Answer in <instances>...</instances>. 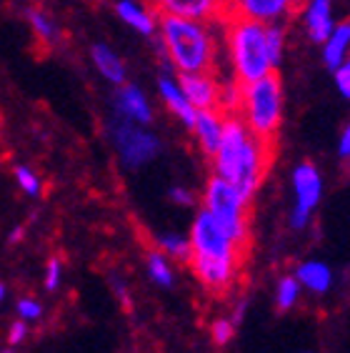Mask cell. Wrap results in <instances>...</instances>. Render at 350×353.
<instances>
[{
	"label": "cell",
	"instance_id": "cell-18",
	"mask_svg": "<svg viewBox=\"0 0 350 353\" xmlns=\"http://www.w3.org/2000/svg\"><path fill=\"white\" fill-rule=\"evenodd\" d=\"M350 55V21L333 28V33L323 43V61L330 70H336Z\"/></svg>",
	"mask_w": 350,
	"mask_h": 353
},
{
	"label": "cell",
	"instance_id": "cell-27",
	"mask_svg": "<svg viewBox=\"0 0 350 353\" xmlns=\"http://www.w3.org/2000/svg\"><path fill=\"white\" fill-rule=\"evenodd\" d=\"M210 333H213L216 346H225V343L236 336V326H233V321H228V319H218L216 323H213V328H210Z\"/></svg>",
	"mask_w": 350,
	"mask_h": 353
},
{
	"label": "cell",
	"instance_id": "cell-31",
	"mask_svg": "<svg viewBox=\"0 0 350 353\" xmlns=\"http://www.w3.org/2000/svg\"><path fill=\"white\" fill-rule=\"evenodd\" d=\"M170 201L178 205H193L196 203V198H193V193H190L188 188H183V185H175V188H170Z\"/></svg>",
	"mask_w": 350,
	"mask_h": 353
},
{
	"label": "cell",
	"instance_id": "cell-29",
	"mask_svg": "<svg viewBox=\"0 0 350 353\" xmlns=\"http://www.w3.org/2000/svg\"><path fill=\"white\" fill-rule=\"evenodd\" d=\"M61 283V261L50 259L48 261V276H45V288L48 291H55Z\"/></svg>",
	"mask_w": 350,
	"mask_h": 353
},
{
	"label": "cell",
	"instance_id": "cell-6",
	"mask_svg": "<svg viewBox=\"0 0 350 353\" xmlns=\"http://www.w3.org/2000/svg\"><path fill=\"white\" fill-rule=\"evenodd\" d=\"M203 205L210 216L216 218V223L238 248L248 251L250 243V228H248V201L238 193L233 185L220 176H210L205 193H203Z\"/></svg>",
	"mask_w": 350,
	"mask_h": 353
},
{
	"label": "cell",
	"instance_id": "cell-10",
	"mask_svg": "<svg viewBox=\"0 0 350 353\" xmlns=\"http://www.w3.org/2000/svg\"><path fill=\"white\" fill-rule=\"evenodd\" d=\"M113 110L118 118L141 123V125H150L153 123V105H150L148 95L128 81L123 83V85H115Z\"/></svg>",
	"mask_w": 350,
	"mask_h": 353
},
{
	"label": "cell",
	"instance_id": "cell-12",
	"mask_svg": "<svg viewBox=\"0 0 350 353\" xmlns=\"http://www.w3.org/2000/svg\"><path fill=\"white\" fill-rule=\"evenodd\" d=\"M223 121H225V113H220L218 108H205L198 110L196 121H193V133L198 138V145L208 158L216 156L218 145H220L223 136Z\"/></svg>",
	"mask_w": 350,
	"mask_h": 353
},
{
	"label": "cell",
	"instance_id": "cell-16",
	"mask_svg": "<svg viewBox=\"0 0 350 353\" xmlns=\"http://www.w3.org/2000/svg\"><path fill=\"white\" fill-rule=\"evenodd\" d=\"M90 61H93L95 70L101 73L103 81H108L110 85H123L128 81V68H125L123 58L105 43H95L90 48Z\"/></svg>",
	"mask_w": 350,
	"mask_h": 353
},
{
	"label": "cell",
	"instance_id": "cell-14",
	"mask_svg": "<svg viewBox=\"0 0 350 353\" xmlns=\"http://www.w3.org/2000/svg\"><path fill=\"white\" fill-rule=\"evenodd\" d=\"M115 13L130 30L145 35V38L155 35V30H158V10L143 6L141 0H118Z\"/></svg>",
	"mask_w": 350,
	"mask_h": 353
},
{
	"label": "cell",
	"instance_id": "cell-9",
	"mask_svg": "<svg viewBox=\"0 0 350 353\" xmlns=\"http://www.w3.org/2000/svg\"><path fill=\"white\" fill-rule=\"evenodd\" d=\"M155 10L200 23H223L230 15V0H155Z\"/></svg>",
	"mask_w": 350,
	"mask_h": 353
},
{
	"label": "cell",
	"instance_id": "cell-32",
	"mask_svg": "<svg viewBox=\"0 0 350 353\" xmlns=\"http://www.w3.org/2000/svg\"><path fill=\"white\" fill-rule=\"evenodd\" d=\"M338 153H340V158H343V161H350V123L343 128V133H340V145H338Z\"/></svg>",
	"mask_w": 350,
	"mask_h": 353
},
{
	"label": "cell",
	"instance_id": "cell-11",
	"mask_svg": "<svg viewBox=\"0 0 350 353\" xmlns=\"http://www.w3.org/2000/svg\"><path fill=\"white\" fill-rule=\"evenodd\" d=\"M178 85L196 110L218 108L220 81L213 73H178Z\"/></svg>",
	"mask_w": 350,
	"mask_h": 353
},
{
	"label": "cell",
	"instance_id": "cell-7",
	"mask_svg": "<svg viewBox=\"0 0 350 353\" xmlns=\"http://www.w3.org/2000/svg\"><path fill=\"white\" fill-rule=\"evenodd\" d=\"M108 136L118 150V156H121V163L130 170L143 168L161 153V138L155 136L153 130H148V125H141V123L115 116L108 125Z\"/></svg>",
	"mask_w": 350,
	"mask_h": 353
},
{
	"label": "cell",
	"instance_id": "cell-30",
	"mask_svg": "<svg viewBox=\"0 0 350 353\" xmlns=\"http://www.w3.org/2000/svg\"><path fill=\"white\" fill-rule=\"evenodd\" d=\"M18 313H21L23 319H41V313H43V308H41V303L38 301H30V299H23L21 303H18Z\"/></svg>",
	"mask_w": 350,
	"mask_h": 353
},
{
	"label": "cell",
	"instance_id": "cell-5",
	"mask_svg": "<svg viewBox=\"0 0 350 353\" xmlns=\"http://www.w3.org/2000/svg\"><path fill=\"white\" fill-rule=\"evenodd\" d=\"M238 116L256 136L276 143L278 128L283 121V83L276 75V70L258 81L243 83Z\"/></svg>",
	"mask_w": 350,
	"mask_h": 353
},
{
	"label": "cell",
	"instance_id": "cell-1",
	"mask_svg": "<svg viewBox=\"0 0 350 353\" xmlns=\"http://www.w3.org/2000/svg\"><path fill=\"white\" fill-rule=\"evenodd\" d=\"M273 153L276 143L256 136L238 113H225L220 145L213 156V168L216 176L225 178L248 203L258 193L273 163Z\"/></svg>",
	"mask_w": 350,
	"mask_h": 353
},
{
	"label": "cell",
	"instance_id": "cell-3",
	"mask_svg": "<svg viewBox=\"0 0 350 353\" xmlns=\"http://www.w3.org/2000/svg\"><path fill=\"white\" fill-rule=\"evenodd\" d=\"M161 50L178 73H213L216 70L218 46L210 30V23L178 18L158 13Z\"/></svg>",
	"mask_w": 350,
	"mask_h": 353
},
{
	"label": "cell",
	"instance_id": "cell-2",
	"mask_svg": "<svg viewBox=\"0 0 350 353\" xmlns=\"http://www.w3.org/2000/svg\"><path fill=\"white\" fill-rule=\"evenodd\" d=\"M190 268L208 291L223 293L238 276V265L245 259V251L238 248L216 223L205 208L196 216L190 228Z\"/></svg>",
	"mask_w": 350,
	"mask_h": 353
},
{
	"label": "cell",
	"instance_id": "cell-8",
	"mask_svg": "<svg viewBox=\"0 0 350 353\" xmlns=\"http://www.w3.org/2000/svg\"><path fill=\"white\" fill-rule=\"evenodd\" d=\"M293 188H296V208L290 213L293 228H305L310 213L316 211L323 196V178L313 163H300L293 170Z\"/></svg>",
	"mask_w": 350,
	"mask_h": 353
},
{
	"label": "cell",
	"instance_id": "cell-22",
	"mask_svg": "<svg viewBox=\"0 0 350 353\" xmlns=\"http://www.w3.org/2000/svg\"><path fill=\"white\" fill-rule=\"evenodd\" d=\"M158 245H161V251L165 253V256H170V259L183 261V263L190 261V241L185 236L165 233V236L158 238Z\"/></svg>",
	"mask_w": 350,
	"mask_h": 353
},
{
	"label": "cell",
	"instance_id": "cell-34",
	"mask_svg": "<svg viewBox=\"0 0 350 353\" xmlns=\"http://www.w3.org/2000/svg\"><path fill=\"white\" fill-rule=\"evenodd\" d=\"M21 236H23V228H15L13 236H10V241H21Z\"/></svg>",
	"mask_w": 350,
	"mask_h": 353
},
{
	"label": "cell",
	"instance_id": "cell-15",
	"mask_svg": "<svg viewBox=\"0 0 350 353\" xmlns=\"http://www.w3.org/2000/svg\"><path fill=\"white\" fill-rule=\"evenodd\" d=\"M158 93H161L165 108H168L185 128H193V121H196L198 110L190 105V101L181 90L178 78H173V75H161V78H158Z\"/></svg>",
	"mask_w": 350,
	"mask_h": 353
},
{
	"label": "cell",
	"instance_id": "cell-19",
	"mask_svg": "<svg viewBox=\"0 0 350 353\" xmlns=\"http://www.w3.org/2000/svg\"><path fill=\"white\" fill-rule=\"evenodd\" d=\"M296 279L300 285H305L313 293H328L330 283H333V273L325 263L320 261H308V263L298 265Z\"/></svg>",
	"mask_w": 350,
	"mask_h": 353
},
{
	"label": "cell",
	"instance_id": "cell-23",
	"mask_svg": "<svg viewBox=\"0 0 350 353\" xmlns=\"http://www.w3.org/2000/svg\"><path fill=\"white\" fill-rule=\"evenodd\" d=\"M148 273H150V279L158 285H163V288H170V285H173V268H170L168 259H165L163 251L148 253Z\"/></svg>",
	"mask_w": 350,
	"mask_h": 353
},
{
	"label": "cell",
	"instance_id": "cell-35",
	"mask_svg": "<svg viewBox=\"0 0 350 353\" xmlns=\"http://www.w3.org/2000/svg\"><path fill=\"white\" fill-rule=\"evenodd\" d=\"M3 296H6V285H0V301H3Z\"/></svg>",
	"mask_w": 350,
	"mask_h": 353
},
{
	"label": "cell",
	"instance_id": "cell-4",
	"mask_svg": "<svg viewBox=\"0 0 350 353\" xmlns=\"http://www.w3.org/2000/svg\"><path fill=\"white\" fill-rule=\"evenodd\" d=\"M223 26H225L230 65L238 83L258 81L262 75L273 73L265 50V23L253 21L248 15L230 13Z\"/></svg>",
	"mask_w": 350,
	"mask_h": 353
},
{
	"label": "cell",
	"instance_id": "cell-17",
	"mask_svg": "<svg viewBox=\"0 0 350 353\" xmlns=\"http://www.w3.org/2000/svg\"><path fill=\"white\" fill-rule=\"evenodd\" d=\"M333 3L330 0H308L305 6V30L313 43L323 46L325 38L333 33Z\"/></svg>",
	"mask_w": 350,
	"mask_h": 353
},
{
	"label": "cell",
	"instance_id": "cell-28",
	"mask_svg": "<svg viewBox=\"0 0 350 353\" xmlns=\"http://www.w3.org/2000/svg\"><path fill=\"white\" fill-rule=\"evenodd\" d=\"M333 73H336V83H338L340 95L350 101V55L340 63V65H338L336 70H333Z\"/></svg>",
	"mask_w": 350,
	"mask_h": 353
},
{
	"label": "cell",
	"instance_id": "cell-33",
	"mask_svg": "<svg viewBox=\"0 0 350 353\" xmlns=\"http://www.w3.org/2000/svg\"><path fill=\"white\" fill-rule=\"evenodd\" d=\"M25 323H23V321H18V323H13V326H10V331H8V341H10V343H21L23 339H25Z\"/></svg>",
	"mask_w": 350,
	"mask_h": 353
},
{
	"label": "cell",
	"instance_id": "cell-25",
	"mask_svg": "<svg viewBox=\"0 0 350 353\" xmlns=\"http://www.w3.org/2000/svg\"><path fill=\"white\" fill-rule=\"evenodd\" d=\"M298 299H300V283H298V279H293V276H285V279H280V283H278V291H276L278 308H280V311H288V308L296 306Z\"/></svg>",
	"mask_w": 350,
	"mask_h": 353
},
{
	"label": "cell",
	"instance_id": "cell-24",
	"mask_svg": "<svg viewBox=\"0 0 350 353\" xmlns=\"http://www.w3.org/2000/svg\"><path fill=\"white\" fill-rule=\"evenodd\" d=\"M243 98V83H238L236 78L228 83H220V93H218V110L220 113H238Z\"/></svg>",
	"mask_w": 350,
	"mask_h": 353
},
{
	"label": "cell",
	"instance_id": "cell-21",
	"mask_svg": "<svg viewBox=\"0 0 350 353\" xmlns=\"http://www.w3.org/2000/svg\"><path fill=\"white\" fill-rule=\"evenodd\" d=\"M265 50H268L270 68L276 70L283 63L285 50V30L280 23H265Z\"/></svg>",
	"mask_w": 350,
	"mask_h": 353
},
{
	"label": "cell",
	"instance_id": "cell-20",
	"mask_svg": "<svg viewBox=\"0 0 350 353\" xmlns=\"http://www.w3.org/2000/svg\"><path fill=\"white\" fill-rule=\"evenodd\" d=\"M28 23H30V30L43 46H55L61 41V28L58 23L45 13V10H28Z\"/></svg>",
	"mask_w": 350,
	"mask_h": 353
},
{
	"label": "cell",
	"instance_id": "cell-13",
	"mask_svg": "<svg viewBox=\"0 0 350 353\" xmlns=\"http://www.w3.org/2000/svg\"><path fill=\"white\" fill-rule=\"evenodd\" d=\"M296 0H230V13L248 15L260 23H278L293 10Z\"/></svg>",
	"mask_w": 350,
	"mask_h": 353
},
{
	"label": "cell",
	"instance_id": "cell-26",
	"mask_svg": "<svg viewBox=\"0 0 350 353\" xmlns=\"http://www.w3.org/2000/svg\"><path fill=\"white\" fill-rule=\"evenodd\" d=\"M15 181H18V185L25 190L28 196H41V178L35 176L28 165H18L15 168Z\"/></svg>",
	"mask_w": 350,
	"mask_h": 353
}]
</instances>
